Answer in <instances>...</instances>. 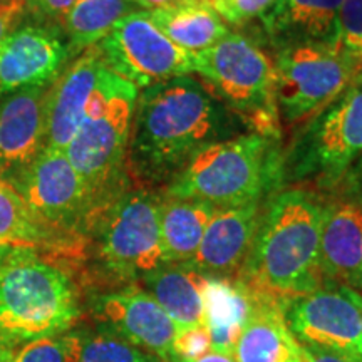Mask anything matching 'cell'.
Wrapping results in <instances>:
<instances>
[{
	"instance_id": "1",
	"label": "cell",
	"mask_w": 362,
	"mask_h": 362,
	"mask_svg": "<svg viewBox=\"0 0 362 362\" xmlns=\"http://www.w3.org/2000/svg\"><path fill=\"white\" fill-rule=\"evenodd\" d=\"M233 133L230 112L200 79L187 74L149 86L134 106L126 171L143 185L161 183Z\"/></svg>"
},
{
	"instance_id": "2",
	"label": "cell",
	"mask_w": 362,
	"mask_h": 362,
	"mask_svg": "<svg viewBox=\"0 0 362 362\" xmlns=\"http://www.w3.org/2000/svg\"><path fill=\"white\" fill-rule=\"evenodd\" d=\"M324 206L305 189L279 193L259 218L245 264L235 279L253 292L279 300L315 292L320 272Z\"/></svg>"
},
{
	"instance_id": "3",
	"label": "cell",
	"mask_w": 362,
	"mask_h": 362,
	"mask_svg": "<svg viewBox=\"0 0 362 362\" xmlns=\"http://www.w3.org/2000/svg\"><path fill=\"white\" fill-rule=\"evenodd\" d=\"M79 297L69 275L34 248H0V339L12 346L74 327Z\"/></svg>"
},
{
	"instance_id": "4",
	"label": "cell",
	"mask_w": 362,
	"mask_h": 362,
	"mask_svg": "<svg viewBox=\"0 0 362 362\" xmlns=\"http://www.w3.org/2000/svg\"><path fill=\"white\" fill-rule=\"evenodd\" d=\"M138 88L104 64L84 117L64 149L88 185L98 210L121 194Z\"/></svg>"
},
{
	"instance_id": "5",
	"label": "cell",
	"mask_w": 362,
	"mask_h": 362,
	"mask_svg": "<svg viewBox=\"0 0 362 362\" xmlns=\"http://www.w3.org/2000/svg\"><path fill=\"white\" fill-rule=\"evenodd\" d=\"M270 168V141L265 136H233L197 153L175 176L166 194L216 208L245 205L259 202Z\"/></svg>"
},
{
	"instance_id": "6",
	"label": "cell",
	"mask_w": 362,
	"mask_h": 362,
	"mask_svg": "<svg viewBox=\"0 0 362 362\" xmlns=\"http://www.w3.org/2000/svg\"><path fill=\"white\" fill-rule=\"evenodd\" d=\"M90 223H96L98 257L107 274L141 280L166 265L160 232V198L148 189L121 193Z\"/></svg>"
},
{
	"instance_id": "7",
	"label": "cell",
	"mask_w": 362,
	"mask_h": 362,
	"mask_svg": "<svg viewBox=\"0 0 362 362\" xmlns=\"http://www.w3.org/2000/svg\"><path fill=\"white\" fill-rule=\"evenodd\" d=\"M274 67V96L287 124L322 112L349 88L359 69L330 44L288 45Z\"/></svg>"
},
{
	"instance_id": "8",
	"label": "cell",
	"mask_w": 362,
	"mask_h": 362,
	"mask_svg": "<svg viewBox=\"0 0 362 362\" xmlns=\"http://www.w3.org/2000/svg\"><path fill=\"white\" fill-rule=\"evenodd\" d=\"M8 185L56 237H67L89 226L99 211L64 149L45 146L33 165Z\"/></svg>"
},
{
	"instance_id": "9",
	"label": "cell",
	"mask_w": 362,
	"mask_h": 362,
	"mask_svg": "<svg viewBox=\"0 0 362 362\" xmlns=\"http://www.w3.org/2000/svg\"><path fill=\"white\" fill-rule=\"evenodd\" d=\"M106 66L136 88L146 89L193 72V56L153 24L148 11L123 17L98 44Z\"/></svg>"
},
{
	"instance_id": "10",
	"label": "cell",
	"mask_w": 362,
	"mask_h": 362,
	"mask_svg": "<svg viewBox=\"0 0 362 362\" xmlns=\"http://www.w3.org/2000/svg\"><path fill=\"white\" fill-rule=\"evenodd\" d=\"M362 293L339 284H327L285 307L288 329L302 346L337 352L362 362Z\"/></svg>"
},
{
	"instance_id": "11",
	"label": "cell",
	"mask_w": 362,
	"mask_h": 362,
	"mask_svg": "<svg viewBox=\"0 0 362 362\" xmlns=\"http://www.w3.org/2000/svg\"><path fill=\"white\" fill-rule=\"evenodd\" d=\"M200 74L228 106L259 111L274 96L275 67L253 40L228 33L220 42L193 56Z\"/></svg>"
},
{
	"instance_id": "12",
	"label": "cell",
	"mask_w": 362,
	"mask_h": 362,
	"mask_svg": "<svg viewBox=\"0 0 362 362\" xmlns=\"http://www.w3.org/2000/svg\"><path fill=\"white\" fill-rule=\"evenodd\" d=\"M71 49L49 24H24L0 42V98L45 88L66 69Z\"/></svg>"
},
{
	"instance_id": "13",
	"label": "cell",
	"mask_w": 362,
	"mask_h": 362,
	"mask_svg": "<svg viewBox=\"0 0 362 362\" xmlns=\"http://www.w3.org/2000/svg\"><path fill=\"white\" fill-rule=\"evenodd\" d=\"M89 309L98 325L112 330L163 362L171 361V346L178 329L144 288L129 285L121 291L99 293L93 297Z\"/></svg>"
},
{
	"instance_id": "14",
	"label": "cell",
	"mask_w": 362,
	"mask_h": 362,
	"mask_svg": "<svg viewBox=\"0 0 362 362\" xmlns=\"http://www.w3.org/2000/svg\"><path fill=\"white\" fill-rule=\"evenodd\" d=\"M49 89H22L0 103V180L12 183L33 165L47 141Z\"/></svg>"
},
{
	"instance_id": "15",
	"label": "cell",
	"mask_w": 362,
	"mask_h": 362,
	"mask_svg": "<svg viewBox=\"0 0 362 362\" xmlns=\"http://www.w3.org/2000/svg\"><path fill=\"white\" fill-rule=\"evenodd\" d=\"M362 155V79L347 88L315 121L307 161L325 180H339Z\"/></svg>"
},
{
	"instance_id": "16",
	"label": "cell",
	"mask_w": 362,
	"mask_h": 362,
	"mask_svg": "<svg viewBox=\"0 0 362 362\" xmlns=\"http://www.w3.org/2000/svg\"><path fill=\"white\" fill-rule=\"evenodd\" d=\"M259 218V202L216 208L197 255L188 265L205 277L233 280L245 264Z\"/></svg>"
},
{
	"instance_id": "17",
	"label": "cell",
	"mask_w": 362,
	"mask_h": 362,
	"mask_svg": "<svg viewBox=\"0 0 362 362\" xmlns=\"http://www.w3.org/2000/svg\"><path fill=\"white\" fill-rule=\"evenodd\" d=\"M99 45L86 49L67 66L49 89L47 99V141L45 146L66 149L74 138L86 106L96 88L99 74L104 67Z\"/></svg>"
},
{
	"instance_id": "18",
	"label": "cell",
	"mask_w": 362,
	"mask_h": 362,
	"mask_svg": "<svg viewBox=\"0 0 362 362\" xmlns=\"http://www.w3.org/2000/svg\"><path fill=\"white\" fill-rule=\"evenodd\" d=\"M320 272L327 284L362 291V206L357 203L324 208Z\"/></svg>"
},
{
	"instance_id": "19",
	"label": "cell",
	"mask_w": 362,
	"mask_h": 362,
	"mask_svg": "<svg viewBox=\"0 0 362 362\" xmlns=\"http://www.w3.org/2000/svg\"><path fill=\"white\" fill-rule=\"evenodd\" d=\"M247 291L252 312L235 344V362H302L300 344L285 320L287 304L265 293Z\"/></svg>"
},
{
	"instance_id": "20",
	"label": "cell",
	"mask_w": 362,
	"mask_h": 362,
	"mask_svg": "<svg viewBox=\"0 0 362 362\" xmlns=\"http://www.w3.org/2000/svg\"><path fill=\"white\" fill-rule=\"evenodd\" d=\"M208 277L188 264H166L144 275L141 284L173 320L176 329L205 325V287Z\"/></svg>"
},
{
	"instance_id": "21",
	"label": "cell",
	"mask_w": 362,
	"mask_h": 362,
	"mask_svg": "<svg viewBox=\"0 0 362 362\" xmlns=\"http://www.w3.org/2000/svg\"><path fill=\"white\" fill-rule=\"evenodd\" d=\"M341 6L342 0H277L265 13V25L291 45H332Z\"/></svg>"
},
{
	"instance_id": "22",
	"label": "cell",
	"mask_w": 362,
	"mask_h": 362,
	"mask_svg": "<svg viewBox=\"0 0 362 362\" xmlns=\"http://www.w3.org/2000/svg\"><path fill=\"white\" fill-rule=\"evenodd\" d=\"M216 206L166 194L160 198V232L166 264H189L197 255Z\"/></svg>"
},
{
	"instance_id": "23",
	"label": "cell",
	"mask_w": 362,
	"mask_h": 362,
	"mask_svg": "<svg viewBox=\"0 0 362 362\" xmlns=\"http://www.w3.org/2000/svg\"><path fill=\"white\" fill-rule=\"evenodd\" d=\"M205 327L211 351L233 354L235 344L252 312L250 293L237 279H210L205 287Z\"/></svg>"
},
{
	"instance_id": "24",
	"label": "cell",
	"mask_w": 362,
	"mask_h": 362,
	"mask_svg": "<svg viewBox=\"0 0 362 362\" xmlns=\"http://www.w3.org/2000/svg\"><path fill=\"white\" fill-rule=\"evenodd\" d=\"M148 13L171 42L192 56L210 49L230 33L218 13L203 0Z\"/></svg>"
},
{
	"instance_id": "25",
	"label": "cell",
	"mask_w": 362,
	"mask_h": 362,
	"mask_svg": "<svg viewBox=\"0 0 362 362\" xmlns=\"http://www.w3.org/2000/svg\"><path fill=\"white\" fill-rule=\"evenodd\" d=\"M136 7L133 0H76L61 21L71 52L98 45L123 17L138 11Z\"/></svg>"
},
{
	"instance_id": "26",
	"label": "cell",
	"mask_w": 362,
	"mask_h": 362,
	"mask_svg": "<svg viewBox=\"0 0 362 362\" xmlns=\"http://www.w3.org/2000/svg\"><path fill=\"white\" fill-rule=\"evenodd\" d=\"M57 237L49 232L12 185L0 180V248H35Z\"/></svg>"
},
{
	"instance_id": "27",
	"label": "cell",
	"mask_w": 362,
	"mask_h": 362,
	"mask_svg": "<svg viewBox=\"0 0 362 362\" xmlns=\"http://www.w3.org/2000/svg\"><path fill=\"white\" fill-rule=\"evenodd\" d=\"M78 332L76 362H163L156 356L139 349L117 336L112 330L98 325V329H81Z\"/></svg>"
},
{
	"instance_id": "28",
	"label": "cell",
	"mask_w": 362,
	"mask_h": 362,
	"mask_svg": "<svg viewBox=\"0 0 362 362\" xmlns=\"http://www.w3.org/2000/svg\"><path fill=\"white\" fill-rule=\"evenodd\" d=\"M78 332L67 330L57 336L35 339L16 352L13 362H76Z\"/></svg>"
},
{
	"instance_id": "29",
	"label": "cell",
	"mask_w": 362,
	"mask_h": 362,
	"mask_svg": "<svg viewBox=\"0 0 362 362\" xmlns=\"http://www.w3.org/2000/svg\"><path fill=\"white\" fill-rule=\"evenodd\" d=\"M332 45L357 67L362 66V0H342Z\"/></svg>"
},
{
	"instance_id": "30",
	"label": "cell",
	"mask_w": 362,
	"mask_h": 362,
	"mask_svg": "<svg viewBox=\"0 0 362 362\" xmlns=\"http://www.w3.org/2000/svg\"><path fill=\"white\" fill-rule=\"evenodd\" d=\"M228 24H243L255 17L264 16L277 0H203Z\"/></svg>"
},
{
	"instance_id": "31",
	"label": "cell",
	"mask_w": 362,
	"mask_h": 362,
	"mask_svg": "<svg viewBox=\"0 0 362 362\" xmlns=\"http://www.w3.org/2000/svg\"><path fill=\"white\" fill-rule=\"evenodd\" d=\"M211 351L210 332L205 325L178 330L171 346V361H194Z\"/></svg>"
},
{
	"instance_id": "32",
	"label": "cell",
	"mask_w": 362,
	"mask_h": 362,
	"mask_svg": "<svg viewBox=\"0 0 362 362\" xmlns=\"http://www.w3.org/2000/svg\"><path fill=\"white\" fill-rule=\"evenodd\" d=\"M76 0H22L24 12L33 16L39 22L49 24L52 21H62V17L71 11Z\"/></svg>"
},
{
	"instance_id": "33",
	"label": "cell",
	"mask_w": 362,
	"mask_h": 362,
	"mask_svg": "<svg viewBox=\"0 0 362 362\" xmlns=\"http://www.w3.org/2000/svg\"><path fill=\"white\" fill-rule=\"evenodd\" d=\"M22 13H24V7L21 2H8L0 6V42L12 29H16Z\"/></svg>"
},
{
	"instance_id": "34",
	"label": "cell",
	"mask_w": 362,
	"mask_h": 362,
	"mask_svg": "<svg viewBox=\"0 0 362 362\" xmlns=\"http://www.w3.org/2000/svg\"><path fill=\"white\" fill-rule=\"evenodd\" d=\"M302 362H352L347 357H344L337 352L327 351V349H319V347H310V346H302Z\"/></svg>"
},
{
	"instance_id": "35",
	"label": "cell",
	"mask_w": 362,
	"mask_h": 362,
	"mask_svg": "<svg viewBox=\"0 0 362 362\" xmlns=\"http://www.w3.org/2000/svg\"><path fill=\"white\" fill-rule=\"evenodd\" d=\"M138 7H144L148 11H163V8H171L185 6V4L194 2V0H133Z\"/></svg>"
},
{
	"instance_id": "36",
	"label": "cell",
	"mask_w": 362,
	"mask_h": 362,
	"mask_svg": "<svg viewBox=\"0 0 362 362\" xmlns=\"http://www.w3.org/2000/svg\"><path fill=\"white\" fill-rule=\"evenodd\" d=\"M178 362H235L233 356L230 354H221V352H214L210 351L208 354L198 357L194 361H178Z\"/></svg>"
},
{
	"instance_id": "37",
	"label": "cell",
	"mask_w": 362,
	"mask_h": 362,
	"mask_svg": "<svg viewBox=\"0 0 362 362\" xmlns=\"http://www.w3.org/2000/svg\"><path fill=\"white\" fill-rule=\"evenodd\" d=\"M16 346L0 339V362H13L16 361Z\"/></svg>"
},
{
	"instance_id": "38",
	"label": "cell",
	"mask_w": 362,
	"mask_h": 362,
	"mask_svg": "<svg viewBox=\"0 0 362 362\" xmlns=\"http://www.w3.org/2000/svg\"><path fill=\"white\" fill-rule=\"evenodd\" d=\"M8 2H13V0H0V6H2V4H8Z\"/></svg>"
},
{
	"instance_id": "39",
	"label": "cell",
	"mask_w": 362,
	"mask_h": 362,
	"mask_svg": "<svg viewBox=\"0 0 362 362\" xmlns=\"http://www.w3.org/2000/svg\"><path fill=\"white\" fill-rule=\"evenodd\" d=\"M13 2H21L22 4V0H13Z\"/></svg>"
},
{
	"instance_id": "40",
	"label": "cell",
	"mask_w": 362,
	"mask_h": 362,
	"mask_svg": "<svg viewBox=\"0 0 362 362\" xmlns=\"http://www.w3.org/2000/svg\"><path fill=\"white\" fill-rule=\"evenodd\" d=\"M361 322H362V309H361Z\"/></svg>"
}]
</instances>
